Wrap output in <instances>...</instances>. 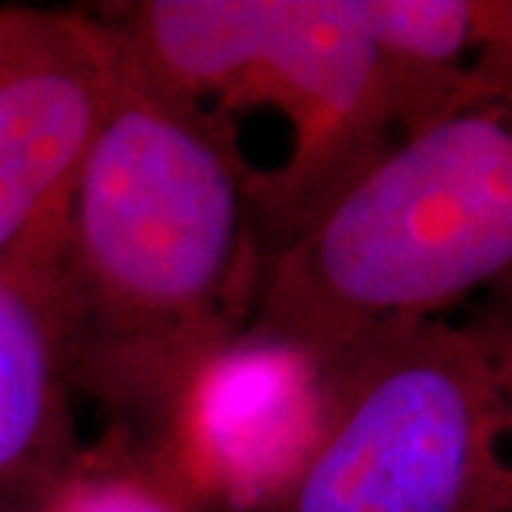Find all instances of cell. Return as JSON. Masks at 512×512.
Here are the masks:
<instances>
[{
  "mask_svg": "<svg viewBox=\"0 0 512 512\" xmlns=\"http://www.w3.org/2000/svg\"><path fill=\"white\" fill-rule=\"evenodd\" d=\"M254 177L225 117L157 92L120 49L40 299L66 382L109 427L157 439L251 325L271 259Z\"/></svg>",
  "mask_w": 512,
  "mask_h": 512,
  "instance_id": "obj_1",
  "label": "cell"
},
{
  "mask_svg": "<svg viewBox=\"0 0 512 512\" xmlns=\"http://www.w3.org/2000/svg\"><path fill=\"white\" fill-rule=\"evenodd\" d=\"M512 274V89L410 131L268 259L242 336L319 367Z\"/></svg>",
  "mask_w": 512,
  "mask_h": 512,
  "instance_id": "obj_2",
  "label": "cell"
},
{
  "mask_svg": "<svg viewBox=\"0 0 512 512\" xmlns=\"http://www.w3.org/2000/svg\"><path fill=\"white\" fill-rule=\"evenodd\" d=\"M493 322L384 333L325 367L311 453L254 512H501Z\"/></svg>",
  "mask_w": 512,
  "mask_h": 512,
  "instance_id": "obj_3",
  "label": "cell"
},
{
  "mask_svg": "<svg viewBox=\"0 0 512 512\" xmlns=\"http://www.w3.org/2000/svg\"><path fill=\"white\" fill-rule=\"evenodd\" d=\"M117 77L120 49L97 15L0 9V279L37 305Z\"/></svg>",
  "mask_w": 512,
  "mask_h": 512,
  "instance_id": "obj_4",
  "label": "cell"
},
{
  "mask_svg": "<svg viewBox=\"0 0 512 512\" xmlns=\"http://www.w3.org/2000/svg\"><path fill=\"white\" fill-rule=\"evenodd\" d=\"M274 106L291 126V154L256 171L268 254L399 140L382 57L353 0H274L254 72L231 109Z\"/></svg>",
  "mask_w": 512,
  "mask_h": 512,
  "instance_id": "obj_5",
  "label": "cell"
},
{
  "mask_svg": "<svg viewBox=\"0 0 512 512\" xmlns=\"http://www.w3.org/2000/svg\"><path fill=\"white\" fill-rule=\"evenodd\" d=\"M322 413L325 367L239 336L188 382L154 447L197 512H254L302 467Z\"/></svg>",
  "mask_w": 512,
  "mask_h": 512,
  "instance_id": "obj_6",
  "label": "cell"
},
{
  "mask_svg": "<svg viewBox=\"0 0 512 512\" xmlns=\"http://www.w3.org/2000/svg\"><path fill=\"white\" fill-rule=\"evenodd\" d=\"M72 387L43 308L0 279V512H35L80 456Z\"/></svg>",
  "mask_w": 512,
  "mask_h": 512,
  "instance_id": "obj_7",
  "label": "cell"
},
{
  "mask_svg": "<svg viewBox=\"0 0 512 512\" xmlns=\"http://www.w3.org/2000/svg\"><path fill=\"white\" fill-rule=\"evenodd\" d=\"M35 512H197L154 441L109 427Z\"/></svg>",
  "mask_w": 512,
  "mask_h": 512,
  "instance_id": "obj_8",
  "label": "cell"
},
{
  "mask_svg": "<svg viewBox=\"0 0 512 512\" xmlns=\"http://www.w3.org/2000/svg\"><path fill=\"white\" fill-rule=\"evenodd\" d=\"M498 353L501 424H498V464H501V512H512V311L490 319Z\"/></svg>",
  "mask_w": 512,
  "mask_h": 512,
  "instance_id": "obj_9",
  "label": "cell"
}]
</instances>
